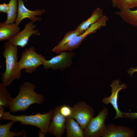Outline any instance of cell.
<instances>
[{
	"mask_svg": "<svg viewBox=\"0 0 137 137\" xmlns=\"http://www.w3.org/2000/svg\"><path fill=\"white\" fill-rule=\"evenodd\" d=\"M36 88L35 84L29 81L21 83L18 95L12 99L10 104V111L14 113L20 111L25 112L32 104H42L44 97L42 95L35 92Z\"/></svg>",
	"mask_w": 137,
	"mask_h": 137,
	"instance_id": "cell-1",
	"label": "cell"
},
{
	"mask_svg": "<svg viewBox=\"0 0 137 137\" xmlns=\"http://www.w3.org/2000/svg\"><path fill=\"white\" fill-rule=\"evenodd\" d=\"M18 46L8 41L5 43L2 54L5 59L6 68L5 72L2 74L1 80L2 83L7 86L15 80H19L22 76L21 70L18 61Z\"/></svg>",
	"mask_w": 137,
	"mask_h": 137,
	"instance_id": "cell-2",
	"label": "cell"
},
{
	"mask_svg": "<svg viewBox=\"0 0 137 137\" xmlns=\"http://www.w3.org/2000/svg\"><path fill=\"white\" fill-rule=\"evenodd\" d=\"M54 110L51 109L47 113L42 114L39 112L34 115H25L15 116L11 114L10 112H5L0 120H13L20 122L21 125H32L36 127L45 134L48 133L49 126L52 120Z\"/></svg>",
	"mask_w": 137,
	"mask_h": 137,
	"instance_id": "cell-3",
	"label": "cell"
},
{
	"mask_svg": "<svg viewBox=\"0 0 137 137\" xmlns=\"http://www.w3.org/2000/svg\"><path fill=\"white\" fill-rule=\"evenodd\" d=\"M45 58L35 51L33 46L26 48L21 54V57L18 64L21 70L24 69L28 73H32L36 71L38 67L43 65Z\"/></svg>",
	"mask_w": 137,
	"mask_h": 137,
	"instance_id": "cell-4",
	"label": "cell"
},
{
	"mask_svg": "<svg viewBox=\"0 0 137 137\" xmlns=\"http://www.w3.org/2000/svg\"><path fill=\"white\" fill-rule=\"evenodd\" d=\"M109 114L107 107H103L97 116L91 119L84 129V137H102L107 128L105 121Z\"/></svg>",
	"mask_w": 137,
	"mask_h": 137,
	"instance_id": "cell-5",
	"label": "cell"
},
{
	"mask_svg": "<svg viewBox=\"0 0 137 137\" xmlns=\"http://www.w3.org/2000/svg\"><path fill=\"white\" fill-rule=\"evenodd\" d=\"M73 108V112L71 118L75 120L84 130L93 117L95 112L93 108L82 101L75 104Z\"/></svg>",
	"mask_w": 137,
	"mask_h": 137,
	"instance_id": "cell-6",
	"label": "cell"
},
{
	"mask_svg": "<svg viewBox=\"0 0 137 137\" xmlns=\"http://www.w3.org/2000/svg\"><path fill=\"white\" fill-rule=\"evenodd\" d=\"M75 55V53L71 51L61 52L49 60L45 59L43 64V68L46 69L63 70L71 65L72 58Z\"/></svg>",
	"mask_w": 137,
	"mask_h": 137,
	"instance_id": "cell-7",
	"label": "cell"
},
{
	"mask_svg": "<svg viewBox=\"0 0 137 137\" xmlns=\"http://www.w3.org/2000/svg\"><path fill=\"white\" fill-rule=\"evenodd\" d=\"M31 21L26 24L24 29L19 31L12 39L8 41L17 46L24 47L27 45L30 37L32 36L40 35L38 30L35 29L36 25Z\"/></svg>",
	"mask_w": 137,
	"mask_h": 137,
	"instance_id": "cell-8",
	"label": "cell"
},
{
	"mask_svg": "<svg viewBox=\"0 0 137 137\" xmlns=\"http://www.w3.org/2000/svg\"><path fill=\"white\" fill-rule=\"evenodd\" d=\"M120 81L118 80L113 81L110 85L111 88V95L108 97L104 98L102 100V103L105 105L111 104L115 109L116 114L113 118L114 120L118 118H123V112L119 108L118 96L120 91L125 89L126 88V85L125 83L120 84Z\"/></svg>",
	"mask_w": 137,
	"mask_h": 137,
	"instance_id": "cell-9",
	"label": "cell"
},
{
	"mask_svg": "<svg viewBox=\"0 0 137 137\" xmlns=\"http://www.w3.org/2000/svg\"><path fill=\"white\" fill-rule=\"evenodd\" d=\"M45 11L44 9L31 10L25 6L23 0H18V10L15 23L19 25L21 21L26 18L29 19L33 23L40 21L42 20V18L36 16L41 15L44 14Z\"/></svg>",
	"mask_w": 137,
	"mask_h": 137,
	"instance_id": "cell-10",
	"label": "cell"
},
{
	"mask_svg": "<svg viewBox=\"0 0 137 137\" xmlns=\"http://www.w3.org/2000/svg\"><path fill=\"white\" fill-rule=\"evenodd\" d=\"M66 118L60 113L59 106H56L54 112L48 129V132L56 137H61L65 129Z\"/></svg>",
	"mask_w": 137,
	"mask_h": 137,
	"instance_id": "cell-11",
	"label": "cell"
},
{
	"mask_svg": "<svg viewBox=\"0 0 137 137\" xmlns=\"http://www.w3.org/2000/svg\"><path fill=\"white\" fill-rule=\"evenodd\" d=\"M102 27V24L99 21L94 24L83 33L75 37L61 48L57 53L66 51H72L78 48L82 41L88 35L95 33Z\"/></svg>",
	"mask_w": 137,
	"mask_h": 137,
	"instance_id": "cell-12",
	"label": "cell"
},
{
	"mask_svg": "<svg viewBox=\"0 0 137 137\" xmlns=\"http://www.w3.org/2000/svg\"><path fill=\"white\" fill-rule=\"evenodd\" d=\"M134 130L126 126L111 123L107 126L106 131L102 137H132Z\"/></svg>",
	"mask_w": 137,
	"mask_h": 137,
	"instance_id": "cell-13",
	"label": "cell"
},
{
	"mask_svg": "<svg viewBox=\"0 0 137 137\" xmlns=\"http://www.w3.org/2000/svg\"><path fill=\"white\" fill-rule=\"evenodd\" d=\"M20 30L19 25L15 23L8 24L4 22L0 23V41L9 40L13 38Z\"/></svg>",
	"mask_w": 137,
	"mask_h": 137,
	"instance_id": "cell-14",
	"label": "cell"
},
{
	"mask_svg": "<svg viewBox=\"0 0 137 137\" xmlns=\"http://www.w3.org/2000/svg\"><path fill=\"white\" fill-rule=\"evenodd\" d=\"M71 118H66L65 127L67 137H84L83 130L78 123Z\"/></svg>",
	"mask_w": 137,
	"mask_h": 137,
	"instance_id": "cell-15",
	"label": "cell"
},
{
	"mask_svg": "<svg viewBox=\"0 0 137 137\" xmlns=\"http://www.w3.org/2000/svg\"><path fill=\"white\" fill-rule=\"evenodd\" d=\"M103 16L102 10L97 8L93 12L91 15L86 20L81 23L76 29L83 33L92 25L99 21Z\"/></svg>",
	"mask_w": 137,
	"mask_h": 137,
	"instance_id": "cell-16",
	"label": "cell"
},
{
	"mask_svg": "<svg viewBox=\"0 0 137 137\" xmlns=\"http://www.w3.org/2000/svg\"><path fill=\"white\" fill-rule=\"evenodd\" d=\"M115 13L125 22L137 28V9L119 10Z\"/></svg>",
	"mask_w": 137,
	"mask_h": 137,
	"instance_id": "cell-17",
	"label": "cell"
},
{
	"mask_svg": "<svg viewBox=\"0 0 137 137\" xmlns=\"http://www.w3.org/2000/svg\"><path fill=\"white\" fill-rule=\"evenodd\" d=\"M16 122L11 120L6 124L0 125V137H19L21 136V135L26 134H25V132L24 130H22L18 132H15L17 130H16L13 132L10 131V128Z\"/></svg>",
	"mask_w": 137,
	"mask_h": 137,
	"instance_id": "cell-18",
	"label": "cell"
},
{
	"mask_svg": "<svg viewBox=\"0 0 137 137\" xmlns=\"http://www.w3.org/2000/svg\"><path fill=\"white\" fill-rule=\"evenodd\" d=\"M9 11L7 14V18L4 22L7 24L13 23L17 16L18 10V0H10L8 3Z\"/></svg>",
	"mask_w": 137,
	"mask_h": 137,
	"instance_id": "cell-19",
	"label": "cell"
},
{
	"mask_svg": "<svg viewBox=\"0 0 137 137\" xmlns=\"http://www.w3.org/2000/svg\"><path fill=\"white\" fill-rule=\"evenodd\" d=\"M7 86L2 83H0V106L6 108H9L13 98L7 88Z\"/></svg>",
	"mask_w": 137,
	"mask_h": 137,
	"instance_id": "cell-20",
	"label": "cell"
},
{
	"mask_svg": "<svg viewBox=\"0 0 137 137\" xmlns=\"http://www.w3.org/2000/svg\"><path fill=\"white\" fill-rule=\"evenodd\" d=\"M82 33L76 29L67 32L59 43L52 49V51L57 53L61 48L75 37Z\"/></svg>",
	"mask_w": 137,
	"mask_h": 137,
	"instance_id": "cell-21",
	"label": "cell"
},
{
	"mask_svg": "<svg viewBox=\"0 0 137 137\" xmlns=\"http://www.w3.org/2000/svg\"><path fill=\"white\" fill-rule=\"evenodd\" d=\"M116 7L124 11L137 7V0H115Z\"/></svg>",
	"mask_w": 137,
	"mask_h": 137,
	"instance_id": "cell-22",
	"label": "cell"
},
{
	"mask_svg": "<svg viewBox=\"0 0 137 137\" xmlns=\"http://www.w3.org/2000/svg\"><path fill=\"white\" fill-rule=\"evenodd\" d=\"M59 112L61 114L66 118H71L73 109V107L66 104L59 106Z\"/></svg>",
	"mask_w": 137,
	"mask_h": 137,
	"instance_id": "cell-23",
	"label": "cell"
},
{
	"mask_svg": "<svg viewBox=\"0 0 137 137\" xmlns=\"http://www.w3.org/2000/svg\"><path fill=\"white\" fill-rule=\"evenodd\" d=\"M123 118H128L132 121L137 119V112H123Z\"/></svg>",
	"mask_w": 137,
	"mask_h": 137,
	"instance_id": "cell-24",
	"label": "cell"
},
{
	"mask_svg": "<svg viewBox=\"0 0 137 137\" xmlns=\"http://www.w3.org/2000/svg\"><path fill=\"white\" fill-rule=\"evenodd\" d=\"M9 7L8 4L5 3L0 4V12L7 13L9 11Z\"/></svg>",
	"mask_w": 137,
	"mask_h": 137,
	"instance_id": "cell-25",
	"label": "cell"
},
{
	"mask_svg": "<svg viewBox=\"0 0 137 137\" xmlns=\"http://www.w3.org/2000/svg\"><path fill=\"white\" fill-rule=\"evenodd\" d=\"M4 107L2 106H0V119L3 116L5 112Z\"/></svg>",
	"mask_w": 137,
	"mask_h": 137,
	"instance_id": "cell-26",
	"label": "cell"
},
{
	"mask_svg": "<svg viewBox=\"0 0 137 137\" xmlns=\"http://www.w3.org/2000/svg\"><path fill=\"white\" fill-rule=\"evenodd\" d=\"M137 72V67L135 68H131L129 70V73L130 75H132L134 72Z\"/></svg>",
	"mask_w": 137,
	"mask_h": 137,
	"instance_id": "cell-27",
	"label": "cell"
},
{
	"mask_svg": "<svg viewBox=\"0 0 137 137\" xmlns=\"http://www.w3.org/2000/svg\"><path fill=\"white\" fill-rule=\"evenodd\" d=\"M111 1L113 6L114 7L116 8V6L115 3V0H111Z\"/></svg>",
	"mask_w": 137,
	"mask_h": 137,
	"instance_id": "cell-28",
	"label": "cell"
},
{
	"mask_svg": "<svg viewBox=\"0 0 137 137\" xmlns=\"http://www.w3.org/2000/svg\"><path fill=\"white\" fill-rule=\"evenodd\" d=\"M25 0L26 2H27V0Z\"/></svg>",
	"mask_w": 137,
	"mask_h": 137,
	"instance_id": "cell-29",
	"label": "cell"
}]
</instances>
